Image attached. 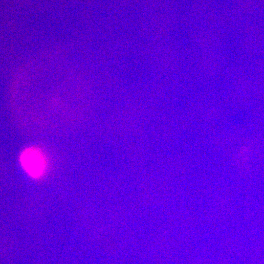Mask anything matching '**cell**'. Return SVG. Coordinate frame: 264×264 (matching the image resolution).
Instances as JSON below:
<instances>
[{"label":"cell","mask_w":264,"mask_h":264,"mask_svg":"<svg viewBox=\"0 0 264 264\" xmlns=\"http://www.w3.org/2000/svg\"><path fill=\"white\" fill-rule=\"evenodd\" d=\"M11 105L21 118L67 116L84 111L89 92L84 80L63 59L49 54L32 61L15 76Z\"/></svg>","instance_id":"1"},{"label":"cell","mask_w":264,"mask_h":264,"mask_svg":"<svg viewBox=\"0 0 264 264\" xmlns=\"http://www.w3.org/2000/svg\"><path fill=\"white\" fill-rule=\"evenodd\" d=\"M20 161L23 170L33 178H41L46 172V158L37 147H29L24 149L20 154Z\"/></svg>","instance_id":"2"}]
</instances>
